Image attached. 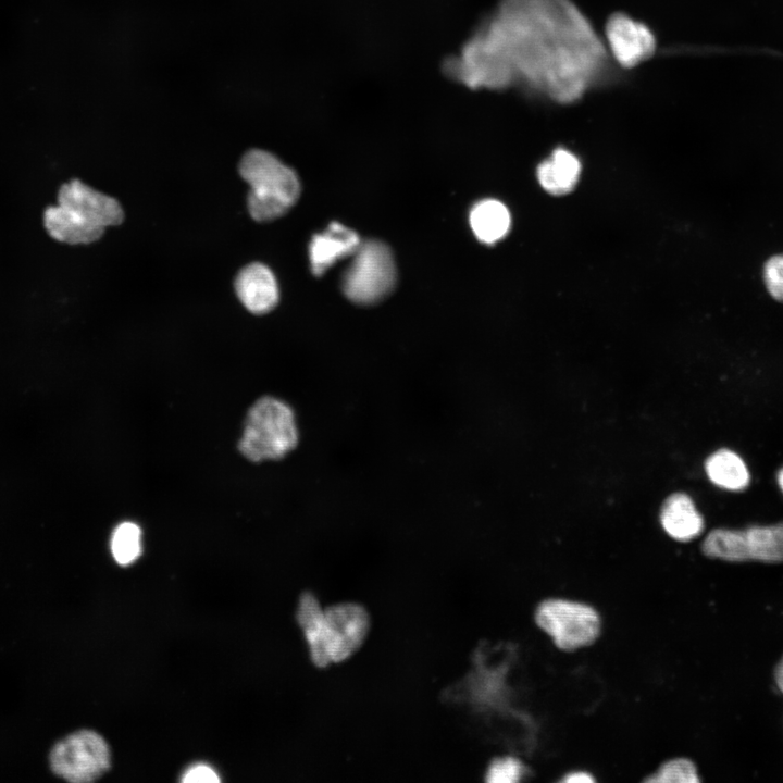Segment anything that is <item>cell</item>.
<instances>
[{
	"label": "cell",
	"mask_w": 783,
	"mask_h": 783,
	"mask_svg": "<svg viewBox=\"0 0 783 783\" xmlns=\"http://www.w3.org/2000/svg\"><path fill=\"white\" fill-rule=\"evenodd\" d=\"M660 521L663 530L678 540H691L704 530L703 517L692 498L683 493L672 494L664 500Z\"/></svg>",
	"instance_id": "cell-13"
},
{
	"label": "cell",
	"mask_w": 783,
	"mask_h": 783,
	"mask_svg": "<svg viewBox=\"0 0 783 783\" xmlns=\"http://www.w3.org/2000/svg\"><path fill=\"white\" fill-rule=\"evenodd\" d=\"M58 203L75 212L87 223L105 229L124 220L121 204L112 197L100 192L79 179L63 184L57 197Z\"/></svg>",
	"instance_id": "cell-9"
},
{
	"label": "cell",
	"mask_w": 783,
	"mask_h": 783,
	"mask_svg": "<svg viewBox=\"0 0 783 783\" xmlns=\"http://www.w3.org/2000/svg\"><path fill=\"white\" fill-rule=\"evenodd\" d=\"M524 774V767L513 757L495 759L486 773V781L492 783L519 782Z\"/></svg>",
	"instance_id": "cell-20"
},
{
	"label": "cell",
	"mask_w": 783,
	"mask_h": 783,
	"mask_svg": "<svg viewBox=\"0 0 783 783\" xmlns=\"http://www.w3.org/2000/svg\"><path fill=\"white\" fill-rule=\"evenodd\" d=\"M535 621L563 650L589 645L600 632V617L592 606L562 598L542 601L535 611Z\"/></svg>",
	"instance_id": "cell-7"
},
{
	"label": "cell",
	"mask_w": 783,
	"mask_h": 783,
	"mask_svg": "<svg viewBox=\"0 0 783 783\" xmlns=\"http://www.w3.org/2000/svg\"><path fill=\"white\" fill-rule=\"evenodd\" d=\"M763 281L769 294L783 302V254L773 256L766 262Z\"/></svg>",
	"instance_id": "cell-21"
},
{
	"label": "cell",
	"mask_w": 783,
	"mask_h": 783,
	"mask_svg": "<svg viewBox=\"0 0 783 783\" xmlns=\"http://www.w3.org/2000/svg\"><path fill=\"white\" fill-rule=\"evenodd\" d=\"M710 481L725 489L742 490L749 484V472L743 459L732 450L719 449L705 462Z\"/></svg>",
	"instance_id": "cell-17"
},
{
	"label": "cell",
	"mask_w": 783,
	"mask_h": 783,
	"mask_svg": "<svg viewBox=\"0 0 783 783\" xmlns=\"http://www.w3.org/2000/svg\"><path fill=\"white\" fill-rule=\"evenodd\" d=\"M773 676L779 691L783 694V656L774 667Z\"/></svg>",
	"instance_id": "cell-24"
},
{
	"label": "cell",
	"mask_w": 783,
	"mask_h": 783,
	"mask_svg": "<svg viewBox=\"0 0 783 783\" xmlns=\"http://www.w3.org/2000/svg\"><path fill=\"white\" fill-rule=\"evenodd\" d=\"M341 279L346 297L358 304H373L388 296L397 274L393 253L378 240L361 243Z\"/></svg>",
	"instance_id": "cell-5"
},
{
	"label": "cell",
	"mask_w": 783,
	"mask_h": 783,
	"mask_svg": "<svg viewBox=\"0 0 783 783\" xmlns=\"http://www.w3.org/2000/svg\"><path fill=\"white\" fill-rule=\"evenodd\" d=\"M299 436L294 409L282 399L265 396L250 408L238 449L253 462L279 460L296 449Z\"/></svg>",
	"instance_id": "cell-4"
},
{
	"label": "cell",
	"mask_w": 783,
	"mask_h": 783,
	"mask_svg": "<svg viewBox=\"0 0 783 783\" xmlns=\"http://www.w3.org/2000/svg\"><path fill=\"white\" fill-rule=\"evenodd\" d=\"M52 771L73 783L95 781L111 766V754L104 738L90 730L70 734L50 753Z\"/></svg>",
	"instance_id": "cell-8"
},
{
	"label": "cell",
	"mask_w": 783,
	"mask_h": 783,
	"mask_svg": "<svg viewBox=\"0 0 783 783\" xmlns=\"http://www.w3.org/2000/svg\"><path fill=\"white\" fill-rule=\"evenodd\" d=\"M360 244L357 233L339 223H332L326 231L314 235L309 245L312 273L323 275L340 259L351 257Z\"/></svg>",
	"instance_id": "cell-12"
},
{
	"label": "cell",
	"mask_w": 783,
	"mask_h": 783,
	"mask_svg": "<svg viewBox=\"0 0 783 783\" xmlns=\"http://www.w3.org/2000/svg\"><path fill=\"white\" fill-rule=\"evenodd\" d=\"M561 782H564V783H585V782H588V783H591V782H595V779L593 778V775H591V774L587 773V772H584V771H574V772H570V773H568L567 775H564L563 779L561 780Z\"/></svg>",
	"instance_id": "cell-23"
},
{
	"label": "cell",
	"mask_w": 783,
	"mask_h": 783,
	"mask_svg": "<svg viewBox=\"0 0 783 783\" xmlns=\"http://www.w3.org/2000/svg\"><path fill=\"white\" fill-rule=\"evenodd\" d=\"M605 61L601 40L569 0H502L446 70L469 87L500 89L523 82L569 103L584 94Z\"/></svg>",
	"instance_id": "cell-1"
},
{
	"label": "cell",
	"mask_w": 783,
	"mask_h": 783,
	"mask_svg": "<svg viewBox=\"0 0 783 783\" xmlns=\"http://www.w3.org/2000/svg\"><path fill=\"white\" fill-rule=\"evenodd\" d=\"M470 225L477 239L493 244L507 234L510 227V214L500 201L485 199L472 208Z\"/></svg>",
	"instance_id": "cell-16"
},
{
	"label": "cell",
	"mask_w": 783,
	"mask_h": 783,
	"mask_svg": "<svg viewBox=\"0 0 783 783\" xmlns=\"http://www.w3.org/2000/svg\"><path fill=\"white\" fill-rule=\"evenodd\" d=\"M235 290L241 303L254 314L270 312L278 302V287L272 271L254 262L243 268L235 279Z\"/></svg>",
	"instance_id": "cell-11"
},
{
	"label": "cell",
	"mask_w": 783,
	"mask_h": 783,
	"mask_svg": "<svg viewBox=\"0 0 783 783\" xmlns=\"http://www.w3.org/2000/svg\"><path fill=\"white\" fill-rule=\"evenodd\" d=\"M44 225L53 239L70 245L94 243L104 232L103 228L87 223L75 212L59 203L45 210Z\"/></svg>",
	"instance_id": "cell-14"
},
{
	"label": "cell",
	"mask_w": 783,
	"mask_h": 783,
	"mask_svg": "<svg viewBox=\"0 0 783 783\" xmlns=\"http://www.w3.org/2000/svg\"><path fill=\"white\" fill-rule=\"evenodd\" d=\"M776 478H778V484H779L781 490L783 492V468H781L780 471L778 472Z\"/></svg>",
	"instance_id": "cell-25"
},
{
	"label": "cell",
	"mask_w": 783,
	"mask_h": 783,
	"mask_svg": "<svg viewBox=\"0 0 783 783\" xmlns=\"http://www.w3.org/2000/svg\"><path fill=\"white\" fill-rule=\"evenodd\" d=\"M185 783H216L220 782L217 773L208 765L198 763L189 767L182 778Z\"/></svg>",
	"instance_id": "cell-22"
},
{
	"label": "cell",
	"mask_w": 783,
	"mask_h": 783,
	"mask_svg": "<svg viewBox=\"0 0 783 783\" xmlns=\"http://www.w3.org/2000/svg\"><path fill=\"white\" fill-rule=\"evenodd\" d=\"M239 174L251 187L247 206L258 222L284 215L299 198L297 174L270 152L248 151L239 162Z\"/></svg>",
	"instance_id": "cell-3"
},
{
	"label": "cell",
	"mask_w": 783,
	"mask_h": 783,
	"mask_svg": "<svg viewBox=\"0 0 783 783\" xmlns=\"http://www.w3.org/2000/svg\"><path fill=\"white\" fill-rule=\"evenodd\" d=\"M111 551L119 564L133 563L141 554L140 527L133 522L117 525L111 537Z\"/></svg>",
	"instance_id": "cell-18"
},
{
	"label": "cell",
	"mask_w": 783,
	"mask_h": 783,
	"mask_svg": "<svg viewBox=\"0 0 783 783\" xmlns=\"http://www.w3.org/2000/svg\"><path fill=\"white\" fill-rule=\"evenodd\" d=\"M581 164L566 149H556L549 159L538 165L537 177L542 187L552 195L571 191L580 176Z\"/></svg>",
	"instance_id": "cell-15"
},
{
	"label": "cell",
	"mask_w": 783,
	"mask_h": 783,
	"mask_svg": "<svg viewBox=\"0 0 783 783\" xmlns=\"http://www.w3.org/2000/svg\"><path fill=\"white\" fill-rule=\"evenodd\" d=\"M652 783H698L700 779L696 765L687 758H674L666 761L645 780Z\"/></svg>",
	"instance_id": "cell-19"
},
{
	"label": "cell",
	"mask_w": 783,
	"mask_h": 783,
	"mask_svg": "<svg viewBox=\"0 0 783 783\" xmlns=\"http://www.w3.org/2000/svg\"><path fill=\"white\" fill-rule=\"evenodd\" d=\"M606 37L611 54L626 69L647 60L655 52L656 40L651 30L622 13L609 17Z\"/></svg>",
	"instance_id": "cell-10"
},
{
	"label": "cell",
	"mask_w": 783,
	"mask_h": 783,
	"mask_svg": "<svg viewBox=\"0 0 783 783\" xmlns=\"http://www.w3.org/2000/svg\"><path fill=\"white\" fill-rule=\"evenodd\" d=\"M297 620L309 643L312 660L320 667L349 657L368 630V616L360 606L344 604L323 611L309 593L300 598Z\"/></svg>",
	"instance_id": "cell-2"
},
{
	"label": "cell",
	"mask_w": 783,
	"mask_h": 783,
	"mask_svg": "<svg viewBox=\"0 0 783 783\" xmlns=\"http://www.w3.org/2000/svg\"><path fill=\"white\" fill-rule=\"evenodd\" d=\"M701 551L728 562H783V522L751 525L743 530L714 529L707 534Z\"/></svg>",
	"instance_id": "cell-6"
}]
</instances>
